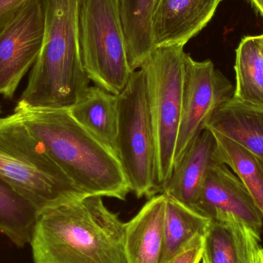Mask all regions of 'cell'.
<instances>
[{"label":"cell","mask_w":263,"mask_h":263,"mask_svg":"<svg viewBox=\"0 0 263 263\" xmlns=\"http://www.w3.org/2000/svg\"><path fill=\"white\" fill-rule=\"evenodd\" d=\"M126 226L100 196L45 209L29 243L34 263H129Z\"/></svg>","instance_id":"1"},{"label":"cell","mask_w":263,"mask_h":263,"mask_svg":"<svg viewBox=\"0 0 263 263\" xmlns=\"http://www.w3.org/2000/svg\"><path fill=\"white\" fill-rule=\"evenodd\" d=\"M14 112L85 195L126 200L130 187L118 156L80 126L69 109Z\"/></svg>","instance_id":"2"},{"label":"cell","mask_w":263,"mask_h":263,"mask_svg":"<svg viewBox=\"0 0 263 263\" xmlns=\"http://www.w3.org/2000/svg\"><path fill=\"white\" fill-rule=\"evenodd\" d=\"M81 1L41 0L43 46L14 109H70L90 86L80 53Z\"/></svg>","instance_id":"3"},{"label":"cell","mask_w":263,"mask_h":263,"mask_svg":"<svg viewBox=\"0 0 263 263\" xmlns=\"http://www.w3.org/2000/svg\"><path fill=\"white\" fill-rule=\"evenodd\" d=\"M0 178L39 212L86 196L52 160L16 112L0 118Z\"/></svg>","instance_id":"4"},{"label":"cell","mask_w":263,"mask_h":263,"mask_svg":"<svg viewBox=\"0 0 263 263\" xmlns=\"http://www.w3.org/2000/svg\"><path fill=\"white\" fill-rule=\"evenodd\" d=\"M182 46L156 47L140 68L154 133L156 175L162 188L174 168L182 114L185 60Z\"/></svg>","instance_id":"5"},{"label":"cell","mask_w":263,"mask_h":263,"mask_svg":"<svg viewBox=\"0 0 263 263\" xmlns=\"http://www.w3.org/2000/svg\"><path fill=\"white\" fill-rule=\"evenodd\" d=\"M83 69L96 86L118 96L133 71L117 0H82L79 17Z\"/></svg>","instance_id":"6"},{"label":"cell","mask_w":263,"mask_h":263,"mask_svg":"<svg viewBox=\"0 0 263 263\" xmlns=\"http://www.w3.org/2000/svg\"><path fill=\"white\" fill-rule=\"evenodd\" d=\"M119 123L117 154L137 198L151 199L162 193L156 175L154 133L147 101L145 74L132 73L118 95Z\"/></svg>","instance_id":"7"},{"label":"cell","mask_w":263,"mask_h":263,"mask_svg":"<svg viewBox=\"0 0 263 263\" xmlns=\"http://www.w3.org/2000/svg\"><path fill=\"white\" fill-rule=\"evenodd\" d=\"M233 95L231 83L215 68L211 60L196 61L186 53L182 114L174 166L205 129L213 112Z\"/></svg>","instance_id":"8"},{"label":"cell","mask_w":263,"mask_h":263,"mask_svg":"<svg viewBox=\"0 0 263 263\" xmlns=\"http://www.w3.org/2000/svg\"><path fill=\"white\" fill-rule=\"evenodd\" d=\"M41 0H30L0 30V95L13 98L38 60L44 37Z\"/></svg>","instance_id":"9"},{"label":"cell","mask_w":263,"mask_h":263,"mask_svg":"<svg viewBox=\"0 0 263 263\" xmlns=\"http://www.w3.org/2000/svg\"><path fill=\"white\" fill-rule=\"evenodd\" d=\"M195 211L210 220L233 218L261 236L262 213L239 177L225 164L210 168Z\"/></svg>","instance_id":"10"},{"label":"cell","mask_w":263,"mask_h":263,"mask_svg":"<svg viewBox=\"0 0 263 263\" xmlns=\"http://www.w3.org/2000/svg\"><path fill=\"white\" fill-rule=\"evenodd\" d=\"M222 0H159L153 20L155 46H185L207 26Z\"/></svg>","instance_id":"11"},{"label":"cell","mask_w":263,"mask_h":263,"mask_svg":"<svg viewBox=\"0 0 263 263\" xmlns=\"http://www.w3.org/2000/svg\"><path fill=\"white\" fill-rule=\"evenodd\" d=\"M217 164L223 163L216 139L211 131L205 129L175 165L161 193L195 210L205 177L210 168Z\"/></svg>","instance_id":"12"},{"label":"cell","mask_w":263,"mask_h":263,"mask_svg":"<svg viewBox=\"0 0 263 263\" xmlns=\"http://www.w3.org/2000/svg\"><path fill=\"white\" fill-rule=\"evenodd\" d=\"M166 196L156 195L126 226V250L129 263H161L164 247Z\"/></svg>","instance_id":"13"},{"label":"cell","mask_w":263,"mask_h":263,"mask_svg":"<svg viewBox=\"0 0 263 263\" xmlns=\"http://www.w3.org/2000/svg\"><path fill=\"white\" fill-rule=\"evenodd\" d=\"M260 236L233 218L211 220L205 236L208 263H253Z\"/></svg>","instance_id":"14"},{"label":"cell","mask_w":263,"mask_h":263,"mask_svg":"<svg viewBox=\"0 0 263 263\" xmlns=\"http://www.w3.org/2000/svg\"><path fill=\"white\" fill-rule=\"evenodd\" d=\"M205 129L233 139L263 163V109L244 104L232 97L213 112Z\"/></svg>","instance_id":"15"},{"label":"cell","mask_w":263,"mask_h":263,"mask_svg":"<svg viewBox=\"0 0 263 263\" xmlns=\"http://www.w3.org/2000/svg\"><path fill=\"white\" fill-rule=\"evenodd\" d=\"M69 110L80 126L117 156L118 96L97 86H89Z\"/></svg>","instance_id":"16"},{"label":"cell","mask_w":263,"mask_h":263,"mask_svg":"<svg viewBox=\"0 0 263 263\" xmlns=\"http://www.w3.org/2000/svg\"><path fill=\"white\" fill-rule=\"evenodd\" d=\"M133 72L140 69L156 49L153 20L159 0H117Z\"/></svg>","instance_id":"17"},{"label":"cell","mask_w":263,"mask_h":263,"mask_svg":"<svg viewBox=\"0 0 263 263\" xmlns=\"http://www.w3.org/2000/svg\"><path fill=\"white\" fill-rule=\"evenodd\" d=\"M233 98L263 109V35L244 37L236 51Z\"/></svg>","instance_id":"18"},{"label":"cell","mask_w":263,"mask_h":263,"mask_svg":"<svg viewBox=\"0 0 263 263\" xmlns=\"http://www.w3.org/2000/svg\"><path fill=\"white\" fill-rule=\"evenodd\" d=\"M210 222L208 218L166 196L161 263L180 253L196 236H205Z\"/></svg>","instance_id":"19"},{"label":"cell","mask_w":263,"mask_h":263,"mask_svg":"<svg viewBox=\"0 0 263 263\" xmlns=\"http://www.w3.org/2000/svg\"><path fill=\"white\" fill-rule=\"evenodd\" d=\"M39 210L0 178V233L16 247L30 243Z\"/></svg>","instance_id":"20"},{"label":"cell","mask_w":263,"mask_h":263,"mask_svg":"<svg viewBox=\"0 0 263 263\" xmlns=\"http://www.w3.org/2000/svg\"><path fill=\"white\" fill-rule=\"evenodd\" d=\"M221 162L239 177L263 216V163L250 150L221 133L211 131Z\"/></svg>","instance_id":"21"},{"label":"cell","mask_w":263,"mask_h":263,"mask_svg":"<svg viewBox=\"0 0 263 263\" xmlns=\"http://www.w3.org/2000/svg\"><path fill=\"white\" fill-rule=\"evenodd\" d=\"M205 249V236H198L174 257L165 263H199Z\"/></svg>","instance_id":"22"},{"label":"cell","mask_w":263,"mask_h":263,"mask_svg":"<svg viewBox=\"0 0 263 263\" xmlns=\"http://www.w3.org/2000/svg\"><path fill=\"white\" fill-rule=\"evenodd\" d=\"M30 0H0V30Z\"/></svg>","instance_id":"23"},{"label":"cell","mask_w":263,"mask_h":263,"mask_svg":"<svg viewBox=\"0 0 263 263\" xmlns=\"http://www.w3.org/2000/svg\"><path fill=\"white\" fill-rule=\"evenodd\" d=\"M250 2L258 13L263 17V0H250Z\"/></svg>","instance_id":"24"},{"label":"cell","mask_w":263,"mask_h":263,"mask_svg":"<svg viewBox=\"0 0 263 263\" xmlns=\"http://www.w3.org/2000/svg\"><path fill=\"white\" fill-rule=\"evenodd\" d=\"M253 263H263V248L259 247L253 257Z\"/></svg>","instance_id":"25"},{"label":"cell","mask_w":263,"mask_h":263,"mask_svg":"<svg viewBox=\"0 0 263 263\" xmlns=\"http://www.w3.org/2000/svg\"><path fill=\"white\" fill-rule=\"evenodd\" d=\"M202 263H208V262H207V261L205 260V259H204V258H202Z\"/></svg>","instance_id":"26"},{"label":"cell","mask_w":263,"mask_h":263,"mask_svg":"<svg viewBox=\"0 0 263 263\" xmlns=\"http://www.w3.org/2000/svg\"><path fill=\"white\" fill-rule=\"evenodd\" d=\"M0 111H1V107H0Z\"/></svg>","instance_id":"27"},{"label":"cell","mask_w":263,"mask_h":263,"mask_svg":"<svg viewBox=\"0 0 263 263\" xmlns=\"http://www.w3.org/2000/svg\"><path fill=\"white\" fill-rule=\"evenodd\" d=\"M262 35H263V34H262Z\"/></svg>","instance_id":"28"}]
</instances>
